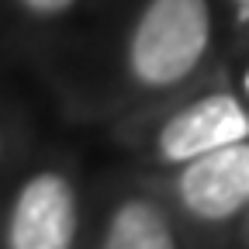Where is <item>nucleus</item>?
Returning a JSON list of instances; mask_svg holds the SVG:
<instances>
[{
    "label": "nucleus",
    "instance_id": "nucleus-2",
    "mask_svg": "<svg viewBox=\"0 0 249 249\" xmlns=\"http://www.w3.org/2000/svg\"><path fill=\"white\" fill-rule=\"evenodd\" d=\"M239 142H249V107L235 93H204L163 121L156 152L163 163L183 166Z\"/></svg>",
    "mask_w": 249,
    "mask_h": 249
},
{
    "label": "nucleus",
    "instance_id": "nucleus-6",
    "mask_svg": "<svg viewBox=\"0 0 249 249\" xmlns=\"http://www.w3.org/2000/svg\"><path fill=\"white\" fill-rule=\"evenodd\" d=\"M18 4L31 14H38V18H59V14L73 11L76 0H18Z\"/></svg>",
    "mask_w": 249,
    "mask_h": 249
},
{
    "label": "nucleus",
    "instance_id": "nucleus-1",
    "mask_svg": "<svg viewBox=\"0 0 249 249\" xmlns=\"http://www.w3.org/2000/svg\"><path fill=\"white\" fill-rule=\"evenodd\" d=\"M211 45L208 0H145L139 11L124 62L139 87L170 90L191 76Z\"/></svg>",
    "mask_w": 249,
    "mask_h": 249
},
{
    "label": "nucleus",
    "instance_id": "nucleus-8",
    "mask_svg": "<svg viewBox=\"0 0 249 249\" xmlns=\"http://www.w3.org/2000/svg\"><path fill=\"white\" fill-rule=\"evenodd\" d=\"M246 93H249V73H246Z\"/></svg>",
    "mask_w": 249,
    "mask_h": 249
},
{
    "label": "nucleus",
    "instance_id": "nucleus-7",
    "mask_svg": "<svg viewBox=\"0 0 249 249\" xmlns=\"http://www.w3.org/2000/svg\"><path fill=\"white\" fill-rule=\"evenodd\" d=\"M232 7H235V14L242 21H249V0H232Z\"/></svg>",
    "mask_w": 249,
    "mask_h": 249
},
{
    "label": "nucleus",
    "instance_id": "nucleus-4",
    "mask_svg": "<svg viewBox=\"0 0 249 249\" xmlns=\"http://www.w3.org/2000/svg\"><path fill=\"white\" fill-rule=\"evenodd\" d=\"M177 201L194 222L222 225L249 208V142L208 152L180 166Z\"/></svg>",
    "mask_w": 249,
    "mask_h": 249
},
{
    "label": "nucleus",
    "instance_id": "nucleus-3",
    "mask_svg": "<svg viewBox=\"0 0 249 249\" xmlns=\"http://www.w3.org/2000/svg\"><path fill=\"white\" fill-rule=\"evenodd\" d=\"M80 229L76 191L62 173H35L21 183L7 218V249H73Z\"/></svg>",
    "mask_w": 249,
    "mask_h": 249
},
{
    "label": "nucleus",
    "instance_id": "nucleus-5",
    "mask_svg": "<svg viewBox=\"0 0 249 249\" xmlns=\"http://www.w3.org/2000/svg\"><path fill=\"white\" fill-rule=\"evenodd\" d=\"M101 249H177V235L156 201L128 197L111 211Z\"/></svg>",
    "mask_w": 249,
    "mask_h": 249
}]
</instances>
